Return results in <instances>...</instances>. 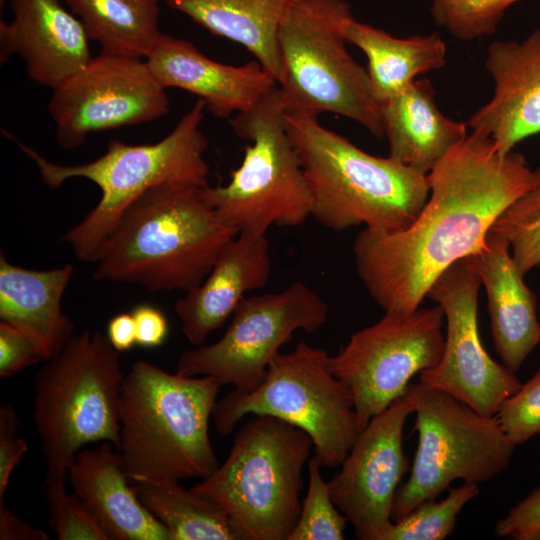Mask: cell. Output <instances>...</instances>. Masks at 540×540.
I'll return each instance as SVG.
<instances>
[{"label": "cell", "mask_w": 540, "mask_h": 540, "mask_svg": "<svg viewBox=\"0 0 540 540\" xmlns=\"http://www.w3.org/2000/svg\"><path fill=\"white\" fill-rule=\"evenodd\" d=\"M329 354L300 341L270 362L262 381L246 391L234 389L213 411L218 434H231L247 415H270L304 430L313 440L321 467H337L360 433L353 397L329 369Z\"/></svg>", "instance_id": "obj_9"}, {"label": "cell", "mask_w": 540, "mask_h": 540, "mask_svg": "<svg viewBox=\"0 0 540 540\" xmlns=\"http://www.w3.org/2000/svg\"><path fill=\"white\" fill-rule=\"evenodd\" d=\"M139 501L167 529L169 540H241L223 509L177 481L131 483Z\"/></svg>", "instance_id": "obj_28"}, {"label": "cell", "mask_w": 540, "mask_h": 540, "mask_svg": "<svg viewBox=\"0 0 540 540\" xmlns=\"http://www.w3.org/2000/svg\"><path fill=\"white\" fill-rule=\"evenodd\" d=\"M466 258L487 294L494 347L502 363L516 372L540 343L536 296L515 265L508 241L491 229Z\"/></svg>", "instance_id": "obj_21"}, {"label": "cell", "mask_w": 540, "mask_h": 540, "mask_svg": "<svg viewBox=\"0 0 540 540\" xmlns=\"http://www.w3.org/2000/svg\"><path fill=\"white\" fill-rule=\"evenodd\" d=\"M437 26L454 38L471 41L496 33L506 10L524 0H430Z\"/></svg>", "instance_id": "obj_31"}, {"label": "cell", "mask_w": 540, "mask_h": 540, "mask_svg": "<svg viewBox=\"0 0 540 540\" xmlns=\"http://www.w3.org/2000/svg\"><path fill=\"white\" fill-rule=\"evenodd\" d=\"M125 375L107 335L74 334L45 361L33 382L32 419L46 464L44 481H67L68 469L89 443L120 444V397Z\"/></svg>", "instance_id": "obj_6"}, {"label": "cell", "mask_w": 540, "mask_h": 540, "mask_svg": "<svg viewBox=\"0 0 540 540\" xmlns=\"http://www.w3.org/2000/svg\"><path fill=\"white\" fill-rule=\"evenodd\" d=\"M68 480L108 540H169L167 529L137 498L111 443L80 450L68 469Z\"/></svg>", "instance_id": "obj_22"}, {"label": "cell", "mask_w": 540, "mask_h": 540, "mask_svg": "<svg viewBox=\"0 0 540 540\" xmlns=\"http://www.w3.org/2000/svg\"><path fill=\"white\" fill-rule=\"evenodd\" d=\"M540 320V319H539Z\"/></svg>", "instance_id": "obj_42"}, {"label": "cell", "mask_w": 540, "mask_h": 540, "mask_svg": "<svg viewBox=\"0 0 540 540\" xmlns=\"http://www.w3.org/2000/svg\"><path fill=\"white\" fill-rule=\"evenodd\" d=\"M65 481H44L49 526L59 540H108L79 498L69 494Z\"/></svg>", "instance_id": "obj_33"}, {"label": "cell", "mask_w": 540, "mask_h": 540, "mask_svg": "<svg viewBox=\"0 0 540 540\" xmlns=\"http://www.w3.org/2000/svg\"><path fill=\"white\" fill-rule=\"evenodd\" d=\"M540 531V486L495 524V533L513 540H534Z\"/></svg>", "instance_id": "obj_37"}, {"label": "cell", "mask_w": 540, "mask_h": 540, "mask_svg": "<svg viewBox=\"0 0 540 540\" xmlns=\"http://www.w3.org/2000/svg\"><path fill=\"white\" fill-rule=\"evenodd\" d=\"M106 335L112 346L120 353L136 345V330L132 313L122 312L112 317L108 323Z\"/></svg>", "instance_id": "obj_40"}, {"label": "cell", "mask_w": 540, "mask_h": 540, "mask_svg": "<svg viewBox=\"0 0 540 540\" xmlns=\"http://www.w3.org/2000/svg\"><path fill=\"white\" fill-rule=\"evenodd\" d=\"M44 531L12 513L4 501H0V540H49Z\"/></svg>", "instance_id": "obj_39"}, {"label": "cell", "mask_w": 540, "mask_h": 540, "mask_svg": "<svg viewBox=\"0 0 540 540\" xmlns=\"http://www.w3.org/2000/svg\"><path fill=\"white\" fill-rule=\"evenodd\" d=\"M294 0H166L210 33L242 45L276 80L282 78L277 36Z\"/></svg>", "instance_id": "obj_25"}, {"label": "cell", "mask_w": 540, "mask_h": 540, "mask_svg": "<svg viewBox=\"0 0 540 540\" xmlns=\"http://www.w3.org/2000/svg\"><path fill=\"white\" fill-rule=\"evenodd\" d=\"M311 449L313 440L301 428L252 415L235 432L226 460L192 489L223 509L241 540H287L301 513Z\"/></svg>", "instance_id": "obj_7"}, {"label": "cell", "mask_w": 540, "mask_h": 540, "mask_svg": "<svg viewBox=\"0 0 540 540\" xmlns=\"http://www.w3.org/2000/svg\"><path fill=\"white\" fill-rule=\"evenodd\" d=\"M285 124L310 189L311 216L322 226L401 231L420 213L430 191L426 174L363 151L317 117L286 112Z\"/></svg>", "instance_id": "obj_4"}, {"label": "cell", "mask_w": 540, "mask_h": 540, "mask_svg": "<svg viewBox=\"0 0 540 540\" xmlns=\"http://www.w3.org/2000/svg\"><path fill=\"white\" fill-rule=\"evenodd\" d=\"M481 281L467 258L451 264L428 289L447 322L439 363L421 371L420 383L442 390L479 414L494 417L520 387L515 372L493 360L484 349L477 324Z\"/></svg>", "instance_id": "obj_15"}, {"label": "cell", "mask_w": 540, "mask_h": 540, "mask_svg": "<svg viewBox=\"0 0 540 540\" xmlns=\"http://www.w3.org/2000/svg\"><path fill=\"white\" fill-rule=\"evenodd\" d=\"M314 457L308 461L309 484L299 519L287 540H342L347 518L334 504L328 482Z\"/></svg>", "instance_id": "obj_32"}, {"label": "cell", "mask_w": 540, "mask_h": 540, "mask_svg": "<svg viewBox=\"0 0 540 540\" xmlns=\"http://www.w3.org/2000/svg\"><path fill=\"white\" fill-rule=\"evenodd\" d=\"M21 419L11 404L0 407V501L4 496L13 470L28 451L26 441L18 436Z\"/></svg>", "instance_id": "obj_35"}, {"label": "cell", "mask_w": 540, "mask_h": 540, "mask_svg": "<svg viewBox=\"0 0 540 540\" xmlns=\"http://www.w3.org/2000/svg\"><path fill=\"white\" fill-rule=\"evenodd\" d=\"M343 33L347 42L366 55L371 91L381 104L406 89L418 75L446 64V44L436 32L397 38L353 17Z\"/></svg>", "instance_id": "obj_26"}, {"label": "cell", "mask_w": 540, "mask_h": 540, "mask_svg": "<svg viewBox=\"0 0 540 540\" xmlns=\"http://www.w3.org/2000/svg\"><path fill=\"white\" fill-rule=\"evenodd\" d=\"M13 20L0 22V62L18 54L28 76L55 89L92 58L80 20L61 0H10Z\"/></svg>", "instance_id": "obj_18"}, {"label": "cell", "mask_w": 540, "mask_h": 540, "mask_svg": "<svg viewBox=\"0 0 540 540\" xmlns=\"http://www.w3.org/2000/svg\"><path fill=\"white\" fill-rule=\"evenodd\" d=\"M430 195L401 231L364 228L353 243L356 270L385 310L419 308L437 277L484 243L498 216L529 186L532 170L515 151L500 154L472 133L427 174Z\"/></svg>", "instance_id": "obj_1"}, {"label": "cell", "mask_w": 540, "mask_h": 540, "mask_svg": "<svg viewBox=\"0 0 540 540\" xmlns=\"http://www.w3.org/2000/svg\"><path fill=\"white\" fill-rule=\"evenodd\" d=\"M101 52L146 59L161 32L159 0H65Z\"/></svg>", "instance_id": "obj_27"}, {"label": "cell", "mask_w": 540, "mask_h": 540, "mask_svg": "<svg viewBox=\"0 0 540 540\" xmlns=\"http://www.w3.org/2000/svg\"><path fill=\"white\" fill-rule=\"evenodd\" d=\"M205 108L198 99L175 128L154 144L130 145L113 139L103 155L84 164L52 163L7 131L3 134L35 163L50 188H59L72 178H84L99 187L97 205L61 238L78 259L94 263L122 214L148 189L165 183L208 185L204 157L208 141L200 128Z\"/></svg>", "instance_id": "obj_5"}, {"label": "cell", "mask_w": 540, "mask_h": 540, "mask_svg": "<svg viewBox=\"0 0 540 540\" xmlns=\"http://www.w3.org/2000/svg\"><path fill=\"white\" fill-rule=\"evenodd\" d=\"M389 157L428 174L467 135V123L446 117L435 102L432 83L421 78L382 103Z\"/></svg>", "instance_id": "obj_24"}, {"label": "cell", "mask_w": 540, "mask_h": 540, "mask_svg": "<svg viewBox=\"0 0 540 540\" xmlns=\"http://www.w3.org/2000/svg\"><path fill=\"white\" fill-rule=\"evenodd\" d=\"M444 318L439 304L411 313L385 311L378 322L355 332L329 356L330 371L351 392L360 432L405 392L416 373L439 363Z\"/></svg>", "instance_id": "obj_13"}, {"label": "cell", "mask_w": 540, "mask_h": 540, "mask_svg": "<svg viewBox=\"0 0 540 540\" xmlns=\"http://www.w3.org/2000/svg\"><path fill=\"white\" fill-rule=\"evenodd\" d=\"M131 313L135 322L136 345L154 348L164 343L168 335V321L159 308L140 304Z\"/></svg>", "instance_id": "obj_38"}, {"label": "cell", "mask_w": 540, "mask_h": 540, "mask_svg": "<svg viewBox=\"0 0 540 540\" xmlns=\"http://www.w3.org/2000/svg\"><path fill=\"white\" fill-rule=\"evenodd\" d=\"M168 106L145 59L101 52L53 89L48 111L58 144L72 150L91 133L158 119Z\"/></svg>", "instance_id": "obj_14"}, {"label": "cell", "mask_w": 540, "mask_h": 540, "mask_svg": "<svg viewBox=\"0 0 540 540\" xmlns=\"http://www.w3.org/2000/svg\"><path fill=\"white\" fill-rule=\"evenodd\" d=\"M495 417L516 446L540 434V369L504 401Z\"/></svg>", "instance_id": "obj_34"}, {"label": "cell", "mask_w": 540, "mask_h": 540, "mask_svg": "<svg viewBox=\"0 0 540 540\" xmlns=\"http://www.w3.org/2000/svg\"><path fill=\"white\" fill-rule=\"evenodd\" d=\"M41 361H44L43 356L28 335L15 326L0 321V377H11Z\"/></svg>", "instance_id": "obj_36"}, {"label": "cell", "mask_w": 540, "mask_h": 540, "mask_svg": "<svg viewBox=\"0 0 540 540\" xmlns=\"http://www.w3.org/2000/svg\"><path fill=\"white\" fill-rule=\"evenodd\" d=\"M206 186V185H205ZM204 186L165 183L122 214L95 260L94 277L149 291H189L205 279L238 232L206 203Z\"/></svg>", "instance_id": "obj_2"}, {"label": "cell", "mask_w": 540, "mask_h": 540, "mask_svg": "<svg viewBox=\"0 0 540 540\" xmlns=\"http://www.w3.org/2000/svg\"><path fill=\"white\" fill-rule=\"evenodd\" d=\"M485 67L494 90L468 119L472 133L489 137L500 154L540 134V28L522 41H493Z\"/></svg>", "instance_id": "obj_17"}, {"label": "cell", "mask_w": 540, "mask_h": 540, "mask_svg": "<svg viewBox=\"0 0 540 540\" xmlns=\"http://www.w3.org/2000/svg\"><path fill=\"white\" fill-rule=\"evenodd\" d=\"M490 229L508 241L521 274L540 267V166L532 171L528 188L498 216Z\"/></svg>", "instance_id": "obj_29"}, {"label": "cell", "mask_w": 540, "mask_h": 540, "mask_svg": "<svg viewBox=\"0 0 540 540\" xmlns=\"http://www.w3.org/2000/svg\"><path fill=\"white\" fill-rule=\"evenodd\" d=\"M277 85L231 120L235 134L250 142L240 166L223 186L202 189L206 203L238 233L266 234L271 226L296 227L312 212V197L285 124Z\"/></svg>", "instance_id": "obj_10"}, {"label": "cell", "mask_w": 540, "mask_h": 540, "mask_svg": "<svg viewBox=\"0 0 540 540\" xmlns=\"http://www.w3.org/2000/svg\"><path fill=\"white\" fill-rule=\"evenodd\" d=\"M480 493L479 484L463 482L449 488L440 500H426L399 521H393L382 540H442L450 536L463 507Z\"/></svg>", "instance_id": "obj_30"}, {"label": "cell", "mask_w": 540, "mask_h": 540, "mask_svg": "<svg viewBox=\"0 0 540 540\" xmlns=\"http://www.w3.org/2000/svg\"><path fill=\"white\" fill-rule=\"evenodd\" d=\"M418 447L408 480L396 491L392 520L435 499L455 480L481 484L504 472L516 445L497 418L486 417L450 394L422 383L408 385Z\"/></svg>", "instance_id": "obj_11"}, {"label": "cell", "mask_w": 540, "mask_h": 540, "mask_svg": "<svg viewBox=\"0 0 540 540\" xmlns=\"http://www.w3.org/2000/svg\"><path fill=\"white\" fill-rule=\"evenodd\" d=\"M145 60L163 88L198 96L219 118L249 110L278 85L256 60L242 66L222 64L191 42L162 33Z\"/></svg>", "instance_id": "obj_19"}, {"label": "cell", "mask_w": 540, "mask_h": 540, "mask_svg": "<svg viewBox=\"0 0 540 540\" xmlns=\"http://www.w3.org/2000/svg\"><path fill=\"white\" fill-rule=\"evenodd\" d=\"M534 540H540V531L536 534Z\"/></svg>", "instance_id": "obj_41"}, {"label": "cell", "mask_w": 540, "mask_h": 540, "mask_svg": "<svg viewBox=\"0 0 540 540\" xmlns=\"http://www.w3.org/2000/svg\"><path fill=\"white\" fill-rule=\"evenodd\" d=\"M70 264L48 270L11 264L0 255V321L28 335L44 362L55 357L74 335V324L62 311V298L73 276Z\"/></svg>", "instance_id": "obj_23"}, {"label": "cell", "mask_w": 540, "mask_h": 540, "mask_svg": "<svg viewBox=\"0 0 540 540\" xmlns=\"http://www.w3.org/2000/svg\"><path fill=\"white\" fill-rule=\"evenodd\" d=\"M351 18L345 0H294L277 36L278 86L286 112L336 113L385 137L382 104L373 96L367 69L346 49L343 29Z\"/></svg>", "instance_id": "obj_8"}, {"label": "cell", "mask_w": 540, "mask_h": 540, "mask_svg": "<svg viewBox=\"0 0 540 540\" xmlns=\"http://www.w3.org/2000/svg\"><path fill=\"white\" fill-rule=\"evenodd\" d=\"M328 311L322 297L302 281L278 292L245 297L222 337L181 352L176 372L209 376L220 386L250 390L262 381L270 362L293 334L316 332L327 321Z\"/></svg>", "instance_id": "obj_12"}, {"label": "cell", "mask_w": 540, "mask_h": 540, "mask_svg": "<svg viewBox=\"0 0 540 540\" xmlns=\"http://www.w3.org/2000/svg\"><path fill=\"white\" fill-rule=\"evenodd\" d=\"M220 385L209 376L171 374L136 361L120 397L123 470L131 483L204 479L219 466L209 420Z\"/></svg>", "instance_id": "obj_3"}, {"label": "cell", "mask_w": 540, "mask_h": 540, "mask_svg": "<svg viewBox=\"0 0 540 540\" xmlns=\"http://www.w3.org/2000/svg\"><path fill=\"white\" fill-rule=\"evenodd\" d=\"M414 401L409 387L359 433L341 470L328 482L331 498L361 540H382L409 461L403 429Z\"/></svg>", "instance_id": "obj_16"}, {"label": "cell", "mask_w": 540, "mask_h": 540, "mask_svg": "<svg viewBox=\"0 0 540 540\" xmlns=\"http://www.w3.org/2000/svg\"><path fill=\"white\" fill-rule=\"evenodd\" d=\"M271 269L266 234L238 233L221 249L201 284L176 302L185 338L202 345L232 316L246 293L267 284Z\"/></svg>", "instance_id": "obj_20"}]
</instances>
